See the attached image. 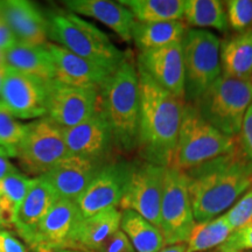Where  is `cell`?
Wrapping results in <instances>:
<instances>
[{
	"label": "cell",
	"instance_id": "obj_1",
	"mask_svg": "<svg viewBox=\"0 0 252 252\" xmlns=\"http://www.w3.org/2000/svg\"><path fill=\"white\" fill-rule=\"evenodd\" d=\"M197 223L216 219L252 188V163L238 143L231 151L185 172Z\"/></svg>",
	"mask_w": 252,
	"mask_h": 252
},
{
	"label": "cell",
	"instance_id": "obj_2",
	"mask_svg": "<svg viewBox=\"0 0 252 252\" xmlns=\"http://www.w3.org/2000/svg\"><path fill=\"white\" fill-rule=\"evenodd\" d=\"M137 69L140 84L139 154L144 161L171 167L185 100L160 87L143 69Z\"/></svg>",
	"mask_w": 252,
	"mask_h": 252
},
{
	"label": "cell",
	"instance_id": "obj_3",
	"mask_svg": "<svg viewBox=\"0 0 252 252\" xmlns=\"http://www.w3.org/2000/svg\"><path fill=\"white\" fill-rule=\"evenodd\" d=\"M98 109L111 130L115 147L138 149L140 123V84L137 65L128 54L99 88Z\"/></svg>",
	"mask_w": 252,
	"mask_h": 252
},
{
	"label": "cell",
	"instance_id": "obj_4",
	"mask_svg": "<svg viewBox=\"0 0 252 252\" xmlns=\"http://www.w3.org/2000/svg\"><path fill=\"white\" fill-rule=\"evenodd\" d=\"M48 37L88 61L115 71L125 54L105 33L72 12L55 9L47 12Z\"/></svg>",
	"mask_w": 252,
	"mask_h": 252
},
{
	"label": "cell",
	"instance_id": "obj_5",
	"mask_svg": "<svg viewBox=\"0 0 252 252\" xmlns=\"http://www.w3.org/2000/svg\"><path fill=\"white\" fill-rule=\"evenodd\" d=\"M236 144L237 138L222 133L204 121L193 103L185 102L174 160L171 167L187 172L214 158L228 153Z\"/></svg>",
	"mask_w": 252,
	"mask_h": 252
},
{
	"label": "cell",
	"instance_id": "obj_6",
	"mask_svg": "<svg viewBox=\"0 0 252 252\" xmlns=\"http://www.w3.org/2000/svg\"><path fill=\"white\" fill-rule=\"evenodd\" d=\"M252 104V81L220 75L194 105L204 121L229 137L237 138Z\"/></svg>",
	"mask_w": 252,
	"mask_h": 252
},
{
	"label": "cell",
	"instance_id": "obj_7",
	"mask_svg": "<svg viewBox=\"0 0 252 252\" xmlns=\"http://www.w3.org/2000/svg\"><path fill=\"white\" fill-rule=\"evenodd\" d=\"M220 41L215 34L200 28H188L182 39L185 65V102L195 103L222 75Z\"/></svg>",
	"mask_w": 252,
	"mask_h": 252
},
{
	"label": "cell",
	"instance_id": "obj_8",
	"mask_svg": "<svg viewBox=\"0 0 252 252\" xmlns=\"http://www.w3.org/2000/svg\"><path fill=\"white\" fill-rule=\"evenodd\" d=\"M67 157L69 152L63 128L48 117H43L26 125L15 158L27 174L41 176Z\"/></svg>",
	"mask_w": 252,
	"mask_h": 252
},
{
	"label": "cell",
	"instance_id": "obj_9",
	"mask_svg": "<svg viewBox=\"0 0 252 252\" xmlns=\"http://www.w3.org/2000/svg\"><path fill=\"white\" fill-rule=\"evenodd\" d=\"M196 224L185 172L167 167L160 208V231L166 245L187 243Z\"/></svg>",
	"mask_w": 252,
	"mask_h": 252
},
{
	"label": "cell",
	"instance_id": "obj_10",
	"mask_svg": "<svg viewBox=\"0 0 252 252\" xmlns=\"http://www.w3.org/2000/svg\"><path fill=\"white\" fill-rule=\"evenodd\" d=\"M166 168L147 161L132 162L130 179L119 208L133 210L160 228V208Z\"/></svg>",
	"mask_w": 252,
	"mask_h": 252
},
{
	"label": "cell",
	"instance_id": "obj_11",
	"mask_svg": "<svg viewBox=\"0 0 252 252\" xmlns=\"http://www.w3.org/2000/svg\"><path fill=\"white\" fill-rule=\"evenodd\" d=\"M47 87V117L62 128L74 127L98 109V88H81L53 80Z\"/></svg>",
	"mask_w": 252,
	"mask_h": 252
},
{
	"label": "cell",
	"instance_id": "obj_12",
	"mask_svg": "<svg viewBox=\"0 0 252 252\" xmlns=\"http://www.w3.org/2000/svg\"><path fill=\"white\" fill-rule=\"evenodd\" d=\"M132 162L109 161L75 201L83 219L118 208L131 174Z\"/></svg>",
	"mask_w": 252,
	"mask_h": 252
},
{
	"label": "cell",
	"instance_id": "obj_13",
	"mask_svg": "<svg viewBox=\"0 0 252 252\" xmlns=\"http://www.w3.org/2000/svg\"><path fill=\"white\" fill-rule=\"evenodd\" d=\"M47 82L5 65L1 102L15 118L31 119L47 115Z\"/></svg>",
	"mask_w": 252,
	"mask_h": 252
},
{
	"label": "cell",
	"instance_id": "obj_14",
	"mask_svg": "<svg viewBox=\"0 0 252 252\" xmlns=\"http://www.w3.org/2000/svg\"><path fill=\"white\" fill-rule=\"evenodd\" d=\"M137 67L160 87L185 100V65L182 41L160 48L139 52Z\"/></svg>",
	"mask_w": 252,
	"mask_h": 252
},
{
	"label": "cell",
	"instance_id": "obj_15",
	"mask_svg": "<svg viewBox=\"0 0 252 252\" xmlns=\"http://www.w3.org/2000/svg\"><path fill=\"white\" fill-rule=\"evenodd\" d=\"M63 135L69 156L108 160L115 147L110 126L99 109L81 124L63 128Z\"/></svg>",
	"mask_w": 252,
	"mask_h": 252
},
{
	"label": "cell",
	"instance_id": "obj_16",
	"mask_svg": "<svg viewBox=\"0 0 252 252\" xmlns=\"http://www.w3.org/2000/svg\"><path fill=\"white\" fill-rule=\"evenodd\" d=\"M108 162L109 160L69 156L42 176L54 187L60 198L75 202Z\"/></svg>",
	"mask_w": 252,
	"mask_h": 252
},
{
	"label": "cell",
	"instance_id": "obj_17",
	"mask_svg": "<svg viewBox=\"0 0 252 252\" xmlns=\"http://www.w3.org/2000/svg\"><path fill=\"white\" fill-rule=\"evenodd\" d=\"M47 48L54 63V80L60 83L99 89L113 72L69 52L58 43H47Z\"/></svg>",
	"mask_w": 252,
	"mask_h": 252
},
{
	"label": "cell",
	"instance_id": "obj_18",
	"mask_svg": "<svg viewBox=\"0 0 252 252\" xmlns=\"http://www.w3.org/2000/svg\"><path fill=\"white\" fill-rule=\"evenodd\" d=\"M1 17L13 32L17 42L25 46H45L48 39V23L36 5L25 0L0 1Z\"/></svg>",
	"mask_w": 252,
	"mask_h": 252
},
{
	"label": "cell",
	"instance_id": "obj_19",
	"mask_svg": "<svg viewBox=\"0 0 252 252\" xmlns=\"http://www.w3.org/2000/svg\"><path fill=\"white\" fill-rule=\"evenodd\" d=\"M83 220L74 201L59 198L36 226L30 248L43 244L65 249L74 230Z\"/></svg>",
	"mask_w": 252,
	"mask_h": 252
},
{
	"label": "cell",
	"instance_id": "obj_20",
	"mask_svg": "<svg viewBox=\"0 0 252 252\" xmlns=\"http://www.w3.org/2000/svg\"><path fill=\"white\" fill-rule=\"evenodd\" d=\"M59 198L54 187L42 175L35 178L30 191L18 207L13 219V225L19 236L28 245L31 244L40 220Z\"/></svg>",
	"mask_w": 252,
	"mask_h": 252
},
{
	"label": "cell",
	"instance_id": "obj_21",
	"mask_svg": "<svg viewBox=\"0 0 252 252\" xmlns=\"http://www.w3.org/2000/svg\"><path fill=\"white\" fill-rule=\"evenodd\" d=\"M63 4L72 13L100 21L126 42L132 41V27L135 19L130 9L121 2L106 0H69Z\"/></svg>",
	"mask_w": 252,
	"mask_h": 252
},
{
	"label": "cell",
	"instance_id": "obj_22",
	"mask_svg": "<svg viewBox=\"0 0 252 252\" xmlns=\"http://www.w3.org/2000/svg\"><path fill=\"white\" fill-rule=\"evenodd\" d=\"M121 222L122 212H119L118 208H110L83 219L74 230L65 249L94 252L121 229Z\"/></svg>",
	"mask_w": 252,
	"mask_h": 252
},
{
	"label": "cell",
	"instance_id": "obj_23",
	"mask_svg": "<svg viewBox=\"0 0 252 252\" xmlns=\"http://www.w3.org/2000/svg\"><path fill=\"white\" fill-rule=\"evenodd\" d=\"M220 62L224 76L252 81V27L220 43Z\"/></svg>",
	"mask_w": 252,
	"mask_h": 252
},
{
	"label": "cell",
	"instance_id": "obj_24",
	"mask_svg": "<svg viewBox=\"0 0 252 252\" xmlns=\"http://www.w3.org/2000/svg\"><path fill=\"white\" fill-rule=\"evenodd\" d=\"M5 65L23 74L32 75L40 80H54V63L47 45L25 46L17 43L4 53Z\"/></svg>",
	"mask_w": 252,
	"mask_h": 252
},
{
	"label": "cell",
	"instance_id": "obj_25",
	"mask_svg": "<svg viewBox=\"0 0 252 252\" xmlns=\"http://www.w3.org/2000/svg\"><path fill=\"white\" fill-rule=\"evenodd\" d=\"M187 25L184 21L166 23H139L135 21L132 27V41L139 52L160 48L184 39Z\"/></svg>",
	"mask_w": 252,
	"mask_h": 252
},
{
	"label": "cell",
	"instance_id": "obj_26",
	"mask_svg": "<svg viewBox=\"0 0 252 252\" xmlns=\"http://www.w3.org/2000/svg\"><path fill=\"white\" fill-rule=\"evenodd\" d=\"M121 228L135 252H160L166 247L160 229L133 210H123Z\"/></svg>",
	"mask_w": 252,
	"mask_h": 252
},
{
	"label": "cell",
	"instance_id": "obj_27",
	"mask_svg": "<svg viewBox=\"0 0 252 252\" xmlns=\"http://www.w3.org/2000/svg\"><path fill=\"white\" fill-rule=\"evenodd\" d=\"M131 11L139 23L182 21L185 0H127L119 1Z\"/></svg>",
	"mask_w": 252,
	"mask_h": 252
},
{
	"label": "cell",
	"instance_id": "obj_28",
	"mask_svg": "<svg viewBox=\"0 0 252 252\" xmlns=\"http://www.w3.org/2000/svg\"><path fill=\"white\" fill-rule=\"evenodd\" d=\"M184 20L193 27H209L217 31L229 30L225 5L220 0H185Z\"/></svg>",
	"mask_w": 252,
	"mask_h": 252
},
{
	"label": "cell",
	"instance_id": "obj_29",
	"mask_svg": "<svg viewBox=\"0 0 252 252\" xmlns=\"http://www.w3.org/2000/svg\"><path fill=\"white\" fill-rule=\"evenodd\" d=\"M232 234L231 226L226 222L224 215L207 222L196 223L191 231L186 252H204L219 248Z\"/></svg>",
	"mask_w": 252,
	"mask_h": 252
},
{
	"label": "cell",
	"instance_id": "obj_30",
	"mask_svg": "<svg viewBox=\"0 0 252 252\" xmlns=\"http://www.w3.org/2000/svg\"><path fill=\"white\" fill-rule=\"evenodd\" d=\"M26 125L20 124L11 111L0 100V147L9 157H17L18 146L23 140Z\"/></svg>",
	"mask_w": 252,
	"mask_h": 252
},
{
	"label": "cell",
	"instance_id": "obj_31",
	"mask_svg": "<svg viewBox=\"0 0 252 252\" xmlns=\"http://www.w3.org/2000/svg\"><path fill=\"white\" fill-rule=\"evenodd\" d=\"M34 180L35 179L28 178L21 173H14L0 180V197L8 204L14 214L30 191Z\"/></svg>",
	"mask_w": 252,
	"mask_h": 252
},
{
	"label": "cell",
	"instance_id": "obj_32",
	"mask_svg": "<svg viewBox=\"0 0 252 252\" xmlns=\"http://www.w3.org/2000/svg\"><path fill=\"white\" fill-rule=\"evenodd\" d=\"M229 26L237 33L247 31L252 24L251 0H229L224 2Z\"/></svg>",
	"mask_w": 252,
	"mask_h": 252
},
{
	"label": "cell",
	"instance_id": "obj_33",
	"mask_svg": "<svg viewBox=\"0 0 252 252\" xmlns=\"http://www.w3.org/2000/svg\"><path fill=\"white\" fill-rule=\"evenodd\" d=\"M224 217L232 231L247 225L252 220V188L224 214Z\"/></svg>",
	"mask_w": 252,
	"mask_h": 252
},
{
	"label": "cell",
	"instance_id": "obj_34",
	"mask_svg": "<svg viewBox=\"0 0 252 252\" xmlns=\"http://www.w3.org/2000/svg\"><path fill=\"white\" fill-rule=\"evenodd\" d=\"M217 250L223 251H252V220L229 236V238Z\"/></svg>",
	"mask_w": 252,
	"mask_h": 252
},
{
	"label": "cell",
	"instance_id": "obj_35",
	"mask_svg": "<svg viewBox=\"0 0 252 252\" xmlns=\"http://www.w3.org/2000/svg\"><path fill=\"white\" fill-rule=\"evenodd\" d=\"M94 252H135V250L127 236L119 229Z\"/></svg>",
	"mask_w": 252,
	"mask_h": 252
},
{
	"label": "cell",
	"instance_id": "obj_36",
	"mask_svg": "<svg viewBox=\"0 0 252 252\" xmlns=\"http://www.w3.org/2000/svg\"><path fill=\"white\" fill-rule=\"evenodd\" d=\"M237 143L252 163V104L244 117L241 132L237 135Z\"/></svg>",
	"mask_w": 252,
	"mask_h": 252
},
{
	"label": "cell",
	"instance_id": "obj_37",
	"mask_svg": "<svg viewBox=\"0 0 252 252\" xmlns=\"http://www.w3.org/2000/svg\"><path fill=\"white\" fill-rule=\"evenodd\" d=\"M0 249L2 252H30L19 239L5 230H0Z\"/></svg>",
	"mask_w": 252,
	"mask_h": 252
},
{
	"label": "cell",
	"instance_id": "obj_38",
	"mask_svg": "<svg viewBox=\"0 0 252 252\" xmlns=\"http://www.w3.org/2000/svg\"><path fill=\"white\" fill-rule=\"evenodd\" d=\"M17 43V39H15L13 32L11 31V28L6 25L4 19H2L0 21V50L2 53L7 52V50L13 48Z\"/></svg>",
	"mask_w": 252,
	"mask_h": 252
},
{
	"label": "cell",
	"instance_id": "obj_39",
	"mask_svg": "<svg viewBox=\"0 0 252 252\" xmlns=\"http://www.w3.org/2000/svg\"><path fill=\"white\" fill-rule=\"evenodd\" d=\"M9 158L11 157L8 156V153L0 147V180L14 173H19L17 167L9 161Z\"/></svg>",
	"mask_w": 252,
	"mask_h": 252
},
{
	"label": "cell",
	"instance_id": "obj_40",
	"mask_svg": "<svg viewBox=\"0 0 252 252\" xmlns=\"http://www.w3.org/2000/svg\"><path fill=\"white\" fill-rule=\"evenodd\" d=\"M13 210L0 197V228H8L13 225Z\"/></svg>",
	"mask_w": 252,
	"mask_h": 252
},
{
	"label": "cell",
	"instance_id": "obj_41",
	"mask_svg": "<svg viewBox=\"0 0 252 252\" xmlns=\"http://www.w3.org/2000/svg\"><path fill=\"white\" fill-rule=\"evenodd\" d=\"M187 251V244L180 243L174 245H166L160 252H186Z\"/></svg>",
	"mask_w": 252,
	"mask_h": 252
},
{
	"label": "cell",
	"instance_id": "obj_42",
	"mask_svg": "<svg viewBox=\"0 0 252 252\" xmlns=\"http://www.w3.org/2000/svg\"><path fill=\"white\" fill-rule=\"evenodd\" d=\"M31 252H56V250L55 248L48 247V245L39 244V245H35V247L31 248Z\"/></svg>",
	"mask_w": 252,
	"mask_h": 252
},
{
	"label": "cell",
	"instance_id": "obj_43",
	"mask_svg": "<svg viewBox=\"0 0 252 252\" xmlns=\"http://www.w3.org/2000/svg\"><path fill=\"white\" fill-rule=\"evenodd\" d=\"M56 252H91V251H83V250H74V249H61L55 248Z\"/></svg>",
	"mask_w": 252,
	"mask_h": 252
},
{
	"label": "cell",
	"instance_id": "obj_44",
	"mask_svg": "<svg viewBox=\"0 0 252 252\" xmlns=\"http://www.w3.org/2000/svg\"><path fill=\"white\" fill-rule=\"evenodd\" d=\"M4 69H5V65L4 67L0 68V90H1V86H2V78H4Z\"/></svg>",
	"mask_w": 252,
	"mask_h": 252
},
{
	"label": "cell",
	"instance_id": "obj_45",
	"mask_svg": "<svg viewBox=\"0 0 252 252\" xmlns=\"http://www.w3.org/2000/svg\"><path fill=\"white\" fill-rule=\"evenodd\" d=\"M5 65V60H4V53L0 50V68Z\"/></svg>",
	"mask_w": 252,
	"mask_h": 252
},
{
	"label": "cell",
	"instance_id": "obj_46",
	"mask_svg": "<svg viewBox=\"0 0 252 252\" xmlns=\"http://www.w3.org/2000/svg\"><path fill=\"white\" fill-rule=\"evenodd\" d=\"M216 252H252V251H223V250H216Z\"/></svg>",
	"mask_w": 252,
	"mask_h": 252
},
{
	"label": "cell",
	"instance_id": "obj_47",
	"mask_svg": "<svg viewBox=\"0 0 252 252\" xmlns=\"http://www.w3.org/2000/svg\"><path fill=\"white\" fill-rule=\"evenodd\" d=\"M2 20V17H1V9H0V21Z\"/></svg>",
	"mask_w": 252,
	"mask_h": 252
},
{
	"label": "cell",
	"instance_id": "obj_48",
	"mask_svg": "<svg viewBox=\"0 0 252 252\" xmlns=\"http://www.w3.org/2000/svg\"><path fill=\"white\" fill-rule=\"evenodd\" d=\"M0 252H2V251H1V249H0Z\"/></svg>",
	"mask_w": 252,
	"mask_h": 252
}]
</instances>
